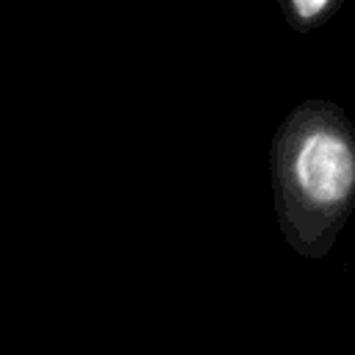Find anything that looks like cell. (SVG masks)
Listing matches in <instances>:
<instances>
[{"mask_svg":"<svg viewBox=\"0 0 355 355\" xmlns=\"http://www.w3.org/2000/svg\"><path fill=\"white\" fill-rule=\"evenodd\" d=\"M269 183L283 241L308 261L330 255L355 211V125L338 103L311 97L283 116Z\"/></svg>","mask_w":355,"mask_h":355,"instance_id":"6da1fadb","label":"cell"},{"mask_svg":"<svg viewBox=\"0 0 355 355\" xmlns=\"http://www.w3.org/2000/svg\"><path fill=\"white\" fill-rule=\"evenodd\" d=\"M341 8H344V0H280V14L294 33L319 31Z\"/></svg>","mask_w":355,"mask_h":355,"instance_id":"7a4b0ae2","label":"cell"}]
</instances>
